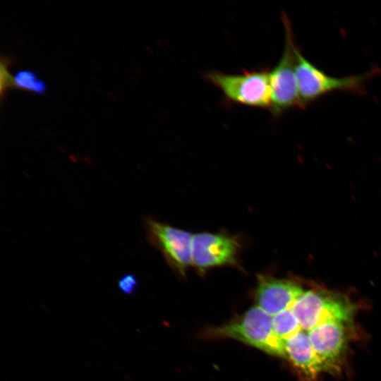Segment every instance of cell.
<instances>
[{"label":"cell","instance_id":"6da1fadb","mask_svg":"<svg viewBox=\"0 0 381 381\" xmlns=\"http://www.w3.org/2000/svg\"><path fill=\"white\" fill-rule=\"evenodd\" d=\"M295 70L298 93L304 107L310 102L334 92L364 95L367 82L379 71L378 68L375 67L359 75L333 77L308 61L298 47L296 52Z\"/></svg>","mask_w":381,"mask_h":381},{"label":"cell","instance_id":"7a4b0ae2","mask_svg":"<svg viewBox=\"0 0 381 381\" xmlns=\"http://www.w3.org/2000/svg\"><path fill=\"white\" fill-rule=\"evenodd\" d=\"M208 334L236 339L267 353L286 358L284 341L273 330L272 317L258 306L232 322L210 329Z\"/></svg>","mask_w":381,"mask_h":381},{"label":"cell","instance_id":"3957f363","mask_svg":"<svg viewBox=\"0 0 381 381\" xmlns=\"http://www.w3.org/2000/svg\"><path fill=\"white\" fill-rule=\"evenodd\" d=\"M205 78L232 102L252 107L271 109L270 71L267 69L253 70L238 74L212 71L205 74Z\"/></svg>","mask_w":381,"mask_h":381},{"label":"cell","instance_id":"277c9868","mask_svg":"<svg viewBox=\"0 0 381 381\" xmlns=\"http://www.w3.org/2000/svg\"><path fill=\"white\" fill-rule=\"evenodd\" d=\"M282 22L285 42L282 56L270 71L272 113L278 115L291 108H304L301 100L296 76V43L289 19L284 13Z\"/></svg>","mask_w":381,"mask_h":381},{"label":"cell","instance_id":"5b68a950","mask_svg":"<svg viewBox=\"0 0 381 381\" xmlns=\"http://www.w3.org/2000/svg\"><path fill=\"white\" fill-rule=\"evenodd\" d=\"M290 308L306 332L329 320L350 322L353 316L352 306L346 299L323 289L305 290Z\"/></svg>","mask_w":381,"mask_h":381},{"label":"cell","instance_id":"8992f818","mask_svg":"<svg viewBox=\"0 0 381 381\" xmlns=\"http://www.w3.org/2000/svg\"><path fill=\"white\" fill-rule=\"evenodd\" d=\"M144 222L150 243L162 253L169 266L184 277L193 265V235L152 218H145Z\"/></svg>","mask_w":381,"mask_h":381},{"label":"cell","instance_id":"52a82bcc","mask_svg":"<svg viewBox=\"0 0 381 381\" xmlns=\"http://www.w3.org/2000/svg\"><path fill=\"white\" fill-rule=\"evenodd\" d=\"M240 244L224 234L201 232L193 236L192 263L200 272L226 265H237Z\"/></svg>","mask_w":381,"mask_h":381},{"label":"cell","instance_id":"ba28073f","mask_svg":"<svg viewBox=\"0 0 381 381\" xmlns=\"http://www.w3.org/2000/svg\"><path fill=\"white\" fill-rule=\"evenodd\" d=\"M304 292L298 283L260 274L255 292L257 306L272 317L291 308Z\"/></svg>","mask_w":381,"mask_h":381},{"label":"cell","instance_id":"9c48e42d","mask_svg":"<svg viewBox=\"0 0 381 381\" xmlns=\"http://www.w3.org/2000/svg\"><path fill=\"white\" fill-rule=\"evenodd\" d=\"M344 325L329 320L307 332L310 344L325 370L333 368L344 353L346 345Z\"/></svg>","mask_w":381,"mask_h":381},{"label":"cell","instance_id":"30bf717a","mask_svg":"<svg viewBox=\"0 0 381 381\" xmlns=\"http://www.w3.org/2000/svg\"><path fill=\"white\" fill-rule=\"evenodd\" d=\"M284 343L286 358L305 375L315 378L325 370L322 363L310 344L306 331L301 329L284 340Z\"/></svg>","mask_w":381,"mask_h":381},{"label":"cell","instance_id":"8fae6325","mask_svg":"<svg viewBox=\"0 0 381 381\" xmlns=\"http://www.w3.org/2000/svg\"><path fill=\"white\" fill-rule=\"evenodd\" d=\"M272 327L275 335L283 341L302 329L291 308L272 316Z\"/></svg>","mask_w":381,"mask_h":381},{"label":"cell","instance_id":"7c38bea8","mask_svg":"<svg viewBox=\"0 0 381 381\" xmlns=\"http://www.w3.org/2000/svg\"><path fill=\"white\" fill-rule=\"evenodd\" d=\"M15 85L23 90L44 95L47 91L45 81L30 70H20L14 76Z\"/></svg>","mask_w":381,"mask_h":381},{"label":"cell","instance_id":"4fadbf2b","mask_svg":"<svg viewBox=\"0 0 381 381\" xmlns=\"http://www.w3.org/2000/svg\"><path fill=\"white\" fill-rule=\"evenodd\" d=\"M9 62L6 57H1L0 68V91L1 97L4 92L8 89L16 87L14 78L12 77L8 71L7 65Z\"/></svg>","mask_w":381,"mask_h":381},{"label":"cell","instance_id":"5bb4252c","mask_svg":"<svg viewBox=\"0 0 381 381\" xmlns=\"http://www.w3.org/2000/svg\"><path fill=\"white\" fill-rule=\"evenodd\" d=\"M138 282L133 274L122 276L118 281V287L124 295L130 296L135 293Z\"/></svg>","mask_w":381,"mask_h":381}]
</instances>
